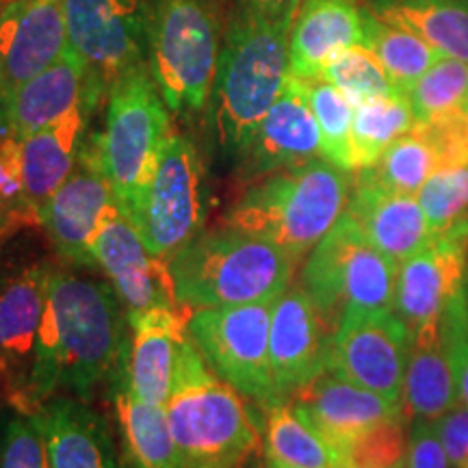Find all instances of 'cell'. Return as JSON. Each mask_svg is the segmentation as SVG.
Listing matches in <instances>:
<instances>
[{"label":"cell","mask_w":468,"mask_h":468,"mask_svg":"<svg viewBox=\"0 0 468 468\" xmlns=\"http://www.w3.org/2000/svg\"><path fill=\"white\" fill-rule=\"evenodd\" d=\"M124 343L120 297L111 286L52 271L39 324L27 414L58 393L90 397L113 371Z\"/></svg>","instance_id":"1"},{"label":"cell","mask_w":468,"mask_h":468,"mask_svg":"<svg viewBox=\"0 0 468 468\" xmlns=\"http://www.w3.org/2000/svg\"><path fill=\"white\" fill-rule=\"evenodd\" d=\"M291 22L241 11L219 48L210 109L219 144L232 154L250 150L262 117L289 79Z\"/></svg>","instance_id":"2"},{"label":"cell","mask_w":468,"mask_h":468,"mask_svg":"<svg viewBox=\"0 0 468 468\" xmlns=\"http://www.w3.org/2000/svg\"><path fill=\"white\" fill-rule=\"evenodd\" d=\"M347 174L321 156L267 174L232 204L226 226L276 243L300 262L347 208Z\"/></svg>","instance_id":"3"},{"label":"cell","mask_w":468,"mask_h":468,"mask_svg":"<svg viewBox=\"0 0 468 468\" xmlns=\"http://www.w3.org/2000/svg\"><path fill=\"white\" fill-rule=\"evenodd\" d=\"M176 300L186 310L278 300L297 262L276 243L221 228L200 232L167 261Z\"/></svg>","instance_id":"4"},{"label":"cell","mask_w":468,"mask_h":468,"mask_svg":"<svg viewBox=\"0 0 468 468\" xmlns=\"http://www.w3.org/2000/svg\"><path fill=\"white\" fill-rule=\"evenodd\" d=\"M165 410L183 468H241L259 449V420L237 390L210 371L196 343Z\"/></svg>","instance_id":"5"},{"label":"cell","mask_w":468,"mask_h":468,"mask_svg":"<svg viewBox=\"0 0 468 468\" xmlns=\"http://www.w3.org/2000/svg\"><path fill=\"white\" fill-rule=\"evenodd\" d=\"M169 133L167 104L150 69L139 63L117 76L109 87L104 128L90 150L113 186L122 210L150 183Z\"/></svg>","instance_id":"6"},{"label":"cell","mask_w":468,"mask_h":468,"mask_svg":"<svg viewBox=\"0 0 468 468\" xmlns=\"http://www.w3.org/2000/svg\"><path fill=\"white\" fill-rule=\"evenodd\" d=\"M397 269L343 213L308 254L302 289L335 332L345 314L395 310Z\"/></svg>","instance_id":"7"},{"label":"cell","mask_w":468,"mask_h":468,"mask_svg":"<svg viewBox=\"0 0 468 468\" xmlns=\"http://www.w3.org/2000/svg\"><path fill=\"white\" fill-rule=\"evenodd\" d=\"M150 74L172 113L207 107L219 61L218 22L204 0H159L148 25Z\"/></svg>","instance_id":"8"},{"label":"cell","mask_w":468,"mask_h":468,"mask_svg":"<svg viewBox=\"0 0 468 468\" xmlns=\"http://www.w3.org/2000/svg\"><path fill=\"white\" fill-rule=\"evenodd\" d=\"M276 300L193 310L186 330L202 358L241 397L269 410L280 399L269 360V332Z\"/></svg>","instance_id":"9"},{"label":"cell","mask_w":468,"mask_h":468,"mask_svg":"<svg viewBox=\"0 0 468 468\" xmlns=\"http://www.w3.org/2000/svg\"><path fill=\"white\" fill-rule=\"evenodd\" d=\"M124 213L145 248L165 261L202 232L207 186L202 159L191 139L169 133L150 183Z\"/></svg>","instance_id":"10"},{"label":"cell","mask_w":468,"mask_h":468,"mask_svg":"<svg viewBox=\"0 0 468 468\" xmlns=\"http://www.w3.org/2000/svg\"><path fill=\"white\" fill-rule=\"evenodd\" d=\"M412 332L395 310L345 314L327 351L325 371L401 406Z\"/></svg>","instance_id":"11"},{"label":"cell","mask_w":468,"mask_h":468,"mask_svg":"<svg viewBox=\"0 0 468 468\" xmlns=\"http://www.w3.org/2000/svg\"><path fill=\"white\" fill-rule=\"evenodd\" d=\"M91 254L113 282L117 297L126 306V317L154 308L186 310L176 300L167 261L145 248L137 228L117 202L104 210L91 239Z\"/></svg>","instance_id":"12"},{"label":"cell","mask_w":468,"mask_h":468,"mask_svg":"<svg viewBox=\"0 0 468 468\" xmlns=\"http://www.w3.org/2000/svg\"><path fill=\"white\" fill-rule=\"evenodd\" d=\"M68 42L90 68L98 85L111 83L139 66L148 28L137 0H63Z\"/></svg>","instance_id":"13"},{"label":"cell","mask_w":468,"mask_h":468,"mask_svg":"<svg viewBox=\"0 0 468 468\" xmlns=\"http://www.w3.org/2000/svg\"><path fill=\"white\" fill-rule=\"evenodd\" d=\"M468 254V215L441 232L419 254L397 269L395 313L417 332L441 319L444 306L464 289Z\"/></svg>","instance_id":"14"},{"label":"cell","mask_w":468,"mask_h":468,"mask_svg":"<svg viewBox=\"0 0 468 468\" xmlns=\"http://www.w3.org/2000/svg\"><path fill=\"white\" fill-rule=\"evenodd\" d=\"M68 48L63 0H5L0 7V111Z\"/></svg>","instance_id":"15"},{"label":"cell","mask_w":468,"mask_h":468,"mask_svg":"<svg viewBox=\"0 0 468 468\" xmlns=\"http://www.w3.org/2000/svg\"><path fill=\"white\" fill-rule=\"evenodd\" d=\"M52 269L33 265L0 291V395L16 412L27 414L39 324Z\"/></svg>","instance_id":"16"},{"label":"cell","mask_w":468,"mask_h":468,"mask_svg":"<svg viewBox=\"0 0 468 468\" xmlns=\"http://www.w3.org/2000/svg\"><path fill=\"white\" fill-rule=\"evenodd\" d=\"M335 332L302 286L286 289L276 300L269 332V360L282 401L313 382L327 368V351Z\"/></svg>","instance_id":"17"},{"label":"cell","mask_w":468,"mask_h":468,"mask_svg":"<svg viewBox=\"0 0 468 468\" xmlns=\"http://www.w3.org/2000/svg\"><path fill=\"white\" fill-rule=\"evenodd\" d=\"M115 202L113 186L98 167L87 144L79 165L39 210V226L46 228L61 259L93 267L96 259L91 254V239L104 210Z\"/></svg>","instance_id":"18"},{"label":"cell","mask_w":468,"mask_h":468,"mask_svg":"<svg viewBox=\"0 0 468 468\" xmlns=\"http://www.w3.org/2000/svg\"><path fill=\"white\" fill-rule=\"evenodd\" d=\"M291 406L336 449L341 458L349 444L371 427L390 419H403L401 406L330 371L302 386L291 397Z\"/></svg>","instance_id":"19"},{"label":"cell","mask_w":468,"mask_h":468,"mask_svg":"<svg viewBox=\"0 0 468 468\" xmlns=\"http://www.w3.org/2000/svg\"><path fill=\"white\" fill-rule=\"evenodd\" d=\"M189 310L154 308L131 314L133 343L128 349L126 384L139 399L167 406L193 338L186 330Z\"/></svg>","instance_id":"20"},{"label":"cell","mask_w":468,"mask_h":468,"mask_svg":"<svg viewBox=\"0 0 468 468\" xmlns=\"http://www.w3.org/2000/svg\"><path fill=\"white\" fill-rule=\"evenodd\" d=\"M102 87L72 48L58 61L17 90L0 111V134L25 139L44 131L79 109L85 101H101Z\"/></svg>","instance_id":"21"},{"label":"cell","mask_w":468,"mask_h":468,"mask_svg":"<svg viewBox=\"0 0 468 468\" xmlns=\"http://www.w3.org/2000/svg\"><path fill=\"white\" fill-rule=\"evenodd\" d=\"M319 156L321 131L310 104L308 85L303 79L289 74L278 101L262 117L250 150L245 152L248 169L254 176H267Z\"/></svg>","instance_id":"22"},{"label":"cell","mask_w":468,"mask_h":468,"mask_svg":"<svg viewBox=\"0 0 468 468\" xmlns=\"http://www.w3.org/2000/svg\"><path fill=\"white\" fill-rule=\"evenodd\" d=\"M345 213L373 248L401 265L430 243L431 230L419 200L379 185L368 169H358Z\"/></svg>","instance_id":"23"},{"label":"cell","mask_w":468,"mask_h":468,"mask_svg":"<svg viewBox=\"0 0 468 468\" xmlns=\"http://www.w3.org/2000/svg\"><path fill=\"white\" fill-rule=\"evenodd\" d=\"M368 14L360 0H303L289 35L291 74L319 79L336 55L365 44Z\"/></svg>","instance_id":"24"},{"label":"cell","mask_w":468,"mask_h":468,"mask_svg":"<svg viewBox=\"0 0 468 468\" xmlns=\"http://www.w3.org/2000/svg\"><path fill=\"white\" fill-rule=\"evenodd\" d=\"M52 468H122L109 425L76 399H50L37 412Z\"/></svg>","instance_id":"25"},{"label":"cell","mask_w":468,"mask_h":468,"mask_svg":"<svg viewBox=\"0 0 468 468\" xmlns=\"http://www.w3.org/2000/svg\"><path fill=\"white\" fill-rule=\"evenodd\" d=\"M96 104V101H85L57 124L20 139L25 189L28 202L37 210V218L52 193L66 183L68 176L79 165L87 148L85 133Z\"/></svg>","instance_id":"26"},{"label":"cell","mask_w":468,"mask_h":468,"mask_svg":"<svg viewBox=\"0 0 468 468\" xmlns=\"http://www.w3.org/2000/svg\"><path fill=\"white\" fill-rule=\"evenodd\" d=\"M458 401L453 367L444 349L438 319L412 335L401 395L403 420H438L458 406Z\"/></svg>","instance_id":"27"},{"label":"cell","mask_w":468,"mask_h":468,"mask_svg":"<svg viewBox=\"0 0 468 468\" xmlns=\"http://www.w3.org/2000/svg\"><path fill=\"white\" fill-rule=\"evenodd\" d=\"M368 9L419 35L438 55L468 63V0H371Z\"/></svg>","instance_id":"28"},{"label":"cell","mask_w":468,"mask_h":468,"mask_svg":"<svg viewBox=\"0 0 468 468\" xmlns=\"http://www.w3.org/2000/svg\"><path fill=\"white\" fill-rule=\"evenodd\" d=\"M115 410L128 468H183L165 408L139 399L124 379L115 393Z\"/></svg>","instance_id":"29"},{"label":"cell","mask_w":468,"mask_h":468,"mask_svg":"<svg viewBox=\"0 0 468 468\" xmlns=\"http://www.w3.org/2000/svg\"><path fill=\"white\" fill-rule=\"evenodd\" d=\"M265 438V458L278 460L292 468H332L341 464L343 458L314 431L289 401L265 410L262 423Z\"/></svg>","instance_id":"30"},{"label":"cell","mask_w":468,"mask_h":468,"mask_svg":"<svg viewBox=\"0 0 468 468\" xmlns=\"http://www.w3.org/2000/svg\"><path fill=\"white\" fill-rule=\"evenodd\" d=\"M414 122L417 120L406 93H390L358 104L351 124L356 172L376 165L384 152L414 126Z\"/></svg>","instance_id":"31"},{"label":"cell","mask_w":468,"mask_h":468,"mask_svg":"<svg viewBox=\"0 0 468 468\" xmlns=\"http://www.w3.org/2000/svg\"><path fill=\"white\" fill-rule=\"evenodd\" d=\"M371 11V9H368ZM388 74L390 83L399 93H408L427 69L441 57L419 35L406 31L401 27H393L382 22L379 17L368 14L367 42Z\"/></svg>","instance_id":"32"},{"label":"cell","mask_w":468,"mask_h":468,"mask_svg":"<svg viewBox=\"0 0 468 468\" xmlns=\"http://www.w3.org/2000/svg\"><path fill=\"white\" fill-rule=\"evenodd\" d=\"M406 96L417 122L468 111V63L441 55Z\"/></svg>","instance_id":"33"},{"label":"cell","mask_w":468,"mask_h":468,"mask_svg":"<svg viewBox=\"0 0 468 468\" xmlns=\"http://www.w3.org/2000/svg\"><path fill=\"white\" fill-rule=\"evenodd\" d=\"M365 169L386 189L414 196L438 169V156L430 139L414 124L384 152L376 165Z\"/></svg>","instance_id":"34"},{"label":"cell","mask_w":468,"mask_h":468,"mask_svg":"<svg viewBox=\"0 0 468 468\" xmlns=\"http://www.w3.org/2000/svg\"><path fill=\"white\" fill-rule=\"evenodd\" d=\"M306 85L321 131V156L345 172H356L354 144H351L354 107L335 85L321 76L306 80Z\"/></svg>","instance_id":"35"},{"label":"cell","mask_w":468,"mask_h":468,"mask_svg":"<svg viewBox=\"0 0 468 468\" xmlns=\"http://www.w3.org/2000/svg\"><path fill=\"white\" fill-rule=\"evenodd\" d=\"M321 79L335 85L354 109L362 102L371 101V98L399 93L390 83L388 74H386L376 52L365 44L351 46V48L343 50L341 55H336L324 68Z\"/></svg>","instance_id":"36"},{"label":"cell","mask_w":468,"mask_h":468,"mask_svg":"<svg viewBox=\"0 0 468 468\" xmlns=\"http://www.w3.org/2000/svg\"><path fill=\"white\" fill-rule=\"evenodd\" d=\"M417 196L431 234L455 224L468 208V165L436 169Z\"/></svg>","instance_id":"37"},{"label":"cell","mask_w":468,"mask_h":468,"mask_svg":"<svg viewBox=\"0 0 468 468\" xmlns=\"http://www.w3.org/2000/svg\"><path fill=\"white\" fill-rule=\"evenodd\" d=\"M403 419L384 420L349 444L343 455L347 466L406 468L408 441L403 436Z\"/></svg>","instance_id":"38"},{"label":"cell","mask_w":468,"mask_h":468,"mask_svg":"<svg viewBox=\"0 0 468 468\" xmlns=\"http://www.w3.org/2000/svg\"><path fill=\"white\" fill-rule=\"evenodd\" d=\"M0 468H52L37 419L20 414L0 430Z\"/></svg>","instance_id":"39"},{"label":"cell","mask_w":468,"mask_h":468,"mask_svg":"<svg viewBox=\"0 0 468 468\" xmlns=\"http://www.w3.org/2000/svg\"><path fill=\"white\" fill-rule=\"evenodd\" d=\"M0 200H3L14 230L22 226L39 224L37 210L27 197L20 139L9 137V134H0Z\"/></svg>","instance_id":"40"},{"label":"cell","mask_w":468,"mask_h":468,"mask_svg":"<svg viewBox=\"0 0 468 468\" xmlns=\"http://www.w3.org/2000/svg\"><path fill=\"white\" fill-rule=\"evenodd\" d=\"M466 291L458 292L441 314V335L452 360L458 399L468 406V308Z\"/></svg>","instance_id":"41"},{"label":"cell","mask_w":468,"mask_h":468,"mask_svg":"<svg viewBox=\"0 0 468 468\" xmlns=\"http://www.w3.org/2000/svg\"><path fill=\"white\" fill-rule=\"evenodd\" d=\"M430 139L441 167L468 165V111H458L430 122H414Z\"/></svg>","instance_id":"42"},{"label":"cell","mask_w":468,"mask_h":468,"mask_svg":"<svg viewBox=\"0 0 468 468\" xmlns=\"http://www.w3.org/2000/svg\"><path fill=\"white\" fill-rule=\"evenodd\" d=\"M447 452L438 436L434 420H412L408 436L406 468H449Z\"/></svg>","instance_id":"43"},{"label":"cell","mask_w":468,"mask_h":468,"mask_svg":"<svg viewBox=\"0 0 468 468\" xmlns=\"http://www.w3.org/2000/svg\"><path fill=\"white\" fill-rule=\"evenodd\" d=\"M434 423L444 452L458 468L468 452V406H455Z\"/></svg>","instance_id":"44"},{"label":"cell","mask_w":468,"mask_h":468,"mask_svg":"<svg viewBox=\"0 0 468 468\" xmlns=\"http://www.w3.org/2000/svg\"><path fill=\"white\" fill-rule=\"evenodd\" d=\"M303 0H243V9L267 20L291 22L295 20Z\"/></svg>","instance_id":"45"},{"label":"cell","mask_w":468,"mask_h":468,"mask_svg":"<svg viewBox=\"0 0 468 468\" xmlns=\"http://www.w3.org/2000/svg\"><path fill=\"white\" fill-rule=\"evenodd\" d=\"M7 232H14V226H11L7 210H5L3 200H0V237H3V234H7Z\"/></svg>","instance_id":"46"},{"label":"cell","mask_w":468,"mask_h":468,"mask_svg":"<svg viewBox=\"0 0 468 468\" xmlns=\"http://www.w3.org/2000/svg\"><path fill=\"white\" fill-rule=\"evenodd\" d=\"M241 468H269V466H267V462H265V460H261L259 455L254 453L248 462H245V464H243Z\"/></svg>","instance_id":"47"},{"label":"cell","mask_w":468,"mask_h":468,"mask_svg":"<svg viewBox=\"0 0 468 468\" xmlns=\"http://www.w3.org/2000/svg\"><path fill=\"white\" fill-rule=\"evenodd\" d=\"M265 462H267L269 468H292V466H286V464H282V462L271 460V458H265Z\"/></svg>","instance_id":"48"},{"label":"cell","mask_w":468,"mask_h":468,"mask_svg":"<svg viewBox=\"0 0 468 468\" xmlns=\"http://www.w3.org/2000/svg\"><path fill=\"white\" fill-rule=\"evenodd\" d=\"M332 468H349V466L345 464V462H341V464H336V466H332Z\"/></svg>","instance_id":"49"},{"label":"cell","mask_w":468,"mask_h":468,"mask_svg":"<svg viewBox=\"0 0 468 468\" xmlns=\"http://www.w3.org/2000/svg\"><path fill=\"white\" fill-rule=\"evenodd\" d=\"M349 468H368V466H349Z\"/></svg>","instance_id":"50"}]
</instances>
